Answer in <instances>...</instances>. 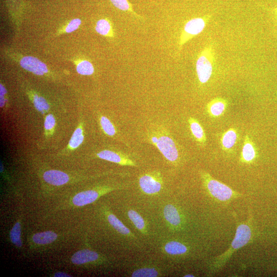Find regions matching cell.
<instances>
[{"label":"cell","mask_w":277,"mask_h":277,"mask_svg":"<svg viewBox=\"0 0 277 277\" xmlns=\"http://www.w3.org/2000/svg\"><path fill=\"white\" fill-rule=\"evenodd\" d=\"M21 226L20 222H17L10 233V238L12 243L18 247H21L22 246L21 238Z\"/></svg>","instance_id":"27"},{"label":"cell","mask_w":277,"mask_h":277,"mask_svg":"<svg viewBox=\"0 0 277 277\" xmlns=\"http://www.w3.org/2000/svg\"><path fill=\"white\" fill-rule=\"evenodd\" d=\"M108 220L112 227L120 234L127 237L132 236V234L116 216L110 213L108 215Z\"/></svg>","instance_id":"23"},{"label":"cell","mask_w":277,"mask_h":277,"mask_svg":"<svg viewBox=\"0 0 277 277\" xmlns=\"http://www.w3.org/2000/svg\"><path fill=\"white\" fill-rule=\"evenodd\" d=\"M275 22L277 23V7L271 10Z\"/></svg>","instance_id":"33"},{"label":"cell","mask_w":277,"mask_h":277,"mask_svg":"<svg viewBox=\"0 0 277 277\" xmlns=\"http://www.w3.org/2000/svg\"><path fill=\"white\" fill-rule=\"evenodd\" d=\"M77 71L80 75L90 76L94 73L95 69L93 65L89 61H81L77 66Z\"/></svg>","instance_id":"28"},{"label":"cell","mask_w":277,"mask_h":277,"mask_svg":"<svg viewBox=\"0 0 277 277\" xmlns=\"http://www.w3.org/2000/svg\"><path fill=\"white\" fill-rule=\"evenodd\" d=\"M189 123L191 132L195 141L201 147H205L206 144L207 137L205 132L199 122L194 117H190Z\"/></svg>","instance_id":"16"},{"label":"cell","mask_w":277,"mask_h":277,"mask_svg":"<svg viewBox=\"0 0 277 277\" xmlns=\"http://www.w3.org/2000/svg\"><path fill=\"white\" fill-rule=\"evenodd\" d=\"M216 54L213 45H208L199 53L196 63L197 77L201 85L207 83L213 75Z\"/></svg>","instance_id":"3"},{"label":"cell","mask_w":277,"mask_h":277,"mask_svg":"<svg viewBox=\"0 0 277 277\" xmlns=\"http://www.w3.org/2000/svg\"><path fill=\"white\" fill-rule=\"evenodd\" d=\"M54 276L56 277H69V276H72L71 275H69V274L64 272H57L54 274Z\"/></svg>","instance_id":"32"},{"label":"cell","mask_w":277,"mask_h":277,"mask_svg":"<svg viewBox=\"0 0 277 277\" xmlns=\"http://www.w3.org/2000/svg\"><path fill=\"white\" fill-rule=\"evenodd\" d=\"M84 137V123L81 119L67 146L62 152L68 153L77 149L83 144Z\"/></svg>","instance_id":"14"},{"label":"cell","mask_w":277,"mask_h":277,"mask_svg":"<svg viewBox=\"0 0 277 277\" xmlns=\"http://www.w3.org/2000/svg\"><path fill=\"white\" fill-rule=\"evenodd\" d=\"M43 177L46 182L54 186H63L69 182L71 179L66 173L53 169L46 171Z\"/></svg>","instance_id":"13"},{"label":"cell","mask_w":277,"mask_h":277,"mask_svg":"<svg viewBox=\"0 0 277 277\" xmlns=\"http://www.w3.org/2000/svg\"><path fill=\"white\" fill-rule=\"evenodd\" d=\"M58 237L56 233L52 231L38 233L32 236L34 243L40 245H45L52 243Z\"/></svg>","instance_id":"20"},{"label":"cell","mask_w":277,"mask_h":277,"mask_svg":"<svg viewBox=\"0 0 277 277\" xmlns=\"http://www.w3.org/2000/svg\"><path fill=\"white\" fill-rule=\"evenodd\" d=\"M114 190L111 187L101 188L98 190H90L77 194L73 199V204L77 206H83L96 201L101 196Z\"/></svg>","instance_id":"7"},{"label":"cell","mask_w":277,"mask_h":277,"mask_svg":"<svg viewBox=\"0 0 277 277\" xmlns=\"http://www.w3.org/2000/svg\"><path fill=\"white\" fill-rule=\"evenodd\" d=\"M127 216L137 229L143 234H147V228L145 220L137 212L130 210L127 212Z\"/></svg>","instance_id":"22"},{"label":"cell","mask_w":277,"mask_h":277,"mask_svg":"<svg viewBox=\"0 0 277 277\" xmlns=\"http://www.w3.org/2000/svg\"><path fill=\"white\" fill-rule=\"evenodd\" d=\"M138 184L144 193L148 195H155L162 190V177L158 171L145 173L138 178Z\"/></svg>","instance_id":"6"},{"label":"cell","mask_w":277,"mask_h":277,"mask_svg":"<svg viewBox=\"0 0 277 277\" xmlns=\"http://www.w3.org/2000/svg\"><path fill=\"white\" fill-rule=\"evenodd\" d=\"M81 24V20L79 19H75L72 20L66 26L65 32H72L77 30Z\"/></svg>","instance_id":"30"},{"label":"cell","mask_w":277,"mask_h":277,"mask_svg":"<svg viewBox=\"0 0 277 277\" xmlns=\"http://www.w3.org/2000/svg\"><path fill=\"white\" fill-rule=\"evenodd\" d=\"M95 29L97 32L102 36L108 37H114V32L111 23L107 19L99 20L96 23Z\"/></svg>","instance_id":"21"},{"label":"cell","mask_w":277,"mask_h":277,"mask_svg":"<svg viewBox=\"0 0 277 277\" xmlns=\"http://www.w3.org/2000/svg\"><path fill=\"white\" fill-rule=\"evenodd\" d=\"M159 269L154 267L144 266L132 271L130 276L133 277H156L160 275Z\"/></svg>","instance_id":"24"},{"label":"cell","mask_w":277,"mask_h":277,"mask_svg":"<svg viewBox=\"0 0 277 277\" xmlns=\"http://www.w3.org/2000/svg\"><path fill=\"white\" fill-rule=\"evenodd\" d=\"M56 124L55 116L50 114L46 116L44 120V134L46 137L52 135L54 133Z\"/></svg>","instance_id":"29"},{"label":"cell","mask_w":277,"mask_h":277,"mask_svg":"<svg viewBox=\"0 0 277 277\" xmlns=\"http://www.w3.org/2000/svg\"><path fill=\"white\" fill-rule=\"evenodd\" d=\"M7 90L4 85L1 84L0 85V105H1V108H4L7 107L8 100L7 97Z\"/></svg>","instance_id":"31"},{"label":"cell","mask_w":277,"mask_h":277,"mask_svg":"<svg viewBox=\"0 0 277 277\" xmlns=\"http://www.w3.org/2000/svg\"><path fill=\"white\" fill-rule=\"evenodd\" d=\"M100 124L103 132L110 136H114L116 133L115 126L110 120L106 116H101L99 118Z\"/></svg>","instance_id":"25"},{"label":"cell","mask_w":277,"mask_h":277,"mask_svg":"<svg viewBox=\"0 0 277 277\" xmlns=\"http://www.w3.org/2000/svg\"><path fill=\"white\" fill-rule=\"evenodd\" d=\"M250 225V221L247 223L237 224L235 237L230 248L224 254L215 258L212 262L210 267L212 273L220 269L237 250L249 243L252 237V228Z\"/></svg>","instance_id":"1"},{"label":"cell","mask_w":277,"mask_h":277,"mask_svg":"<svg viewBox=\"0 0 277 277\" xmlns=\"http://www.w3.org/2000/svg\"><path fill=\"white\" fill-rule=\"evenodd\" d=\"M184 276H186V277H193V276H195V275H194L192 274H186L184 275Z\"/></svg>","instance_id":"34"},{"label":"cell","mask_w":277,"mask_h":277,"mask_svg":"<svg viewBox=\"0 0 277 277\" xmlns=\"http://www.w3.org/2000/svg\"><path fill=\"white\" fill-rule=\"evenodd\" d=\"M148 135L151 144L159 150L167 160L171 163L178 161L179 154L177 146L165 128L161 127L155 128Z\"/></svg>","instance_id":"2"},{"label":"cell","mask_w":277,"mask_h":277,"mask_svg":"<svg viewBox=\"0 0 277 277\" xmlns=\"http://www.w3.org/2000/svg\"><path fill=\"white\" fill-rule=\"evenodd\" d=\"M28 96L34 107L39 113L45 115L50 111V104L43 97L34 91L29 92Z\"/></svg>","instance_id":"19"},{"label":"cell","mask_w":277,"mask_h":277,"mask_svg":"<svg viewBox=\"0 0 277 277\" xmlns=\"http://www.w3.org/2000/svg\"><path fill=\"white\" fill-rule=\"evenodd\" d=\"M201 176L208 192L219 201H227L234 197L241 196L226 185L213 178L209 173L206 171H201Z\"/></svg>","instance_id":"4"},{"label":"cell","mask_w":277,"mask_h":277,"mask_svg":"<svg viewBox=\"0 0 277 277\" xmlns=\"http://www.w3.org/2000/svg\"><path fill=\"white\" fill-rule=\"evenodd\" d=\"M99 255L94 251L85 249L76 252L72 257L73 263L83 264L98 260Z\"/></svg>","instance_id":"17"},{"label":"cell","mask_w":277,"mask_h":277,"mask_svg":"<svg viewBox=\"0 0 277 277\" xmlns=\"http://www.w3.org/2000/svg\"><path fill=\"white\" fill-rule=\"evenodd\" d=\"M228 101L222 98L212 99L206 106V111L211 118H217L222 116L228 107Z\"/></svg>","instance_id":"11"},{"label":"cell","mask_w":277,"mask_h":277,"mask_svg":"<svg viewBox=\"0 0 277 277\" xmlns=\"http://www.w3.org/2000/svg\"><path fill=\"white\" fill-rule=\"evenodd\" d=\"M211 18V15H207L193 18L186 22L179 38V52L181 51L184 44L199 35L204 30Z\"/></svg>","instance_id":"5"},{"label":"cell","mask_w":277,"mask_h":277,"mask_svg":"<svg viewBox=\"0 0 277 277\" xmlns=\"http://www.w3.org/2000/svg\"><path fill=\"white\" fill-rule=\"evenodd\" d=\"M110 1L119 10L131 13L138 19L143 18L142 16L138 15L134 12L131 5L128 2V0H110Z\"/></svg>","instance_id":"26"},{"label":"cell","mask_w":277,"mask_h":277,"mask_svg":"<svg viewBox=\"0 0 277 277\" xmlns=\"http://www.w3.org/2000/svg\"><path fill=\"white\" fill-rule=\"evenodd\" d=\"M20 64L25 70L38 76H43L49 72L45 63L33 57H23L20 60Z\"/></svg>","instance_id":"8"},{"label":"cell","mask_w":277,"mask_h":277,"mask_svg":"<svg viewBox=\"0 0 277 277\" xmlns=\"http://www.w3.org/2000/svg\"><path fill=\"white\" fill-rule=\"evenodd\" d=\"M100 159L116 163L122 166H136L135 162L128 156L120 152L105 150L96 154Z\"/></svg>","instance_id":"9"},{"label":"cell","mask_w":277,"mask_h":277,"mask_svg":"<svg viewBox=\"0 0 277 277\" xmlns=\"http://www.w3.org/2000/svg\"><path fill=\"white\" fill-rule=\"evenodd\" d=\"M166 254L172 256H179L186 254L189 249L187 246L178 241H169L164 246Z\"/></svg>","instance_id":"18"},{"label":"cell","mask_w":277,"mask_h":277,"mask_svg":"<svg viewBox=\"0 0 277 277\" xmlns=\"http://www.w3.org/2000/svg\"><path fill=\"white\" fill-rule=\"evenodd\" d=\"M164 217L172 228L178 229L182 225V217L177 208L174 205L168 204L163 210Z\"/></svg>","instance_id":"12"},{"label":"cell","mask_w":277,"mask_h":277,"mask_svg":"<svg viewBox=\"0 0 277 277\" xmlns=\"http://www.w3.org/2000/svg\"><path fill=\"white\" fill-rule=\"evenodd\" d=\"M257 156V149L255 144L250 136L246 135L241 153L240 161L242 163L250 164L255 161Z\"/></svg>","instance_id":"10"},{"label":"cell","mask_w":277,"mask_h":277,"mask_svg":"<svg viewBox=\"0 0 277 277\" xmlns=\"http://www.w3.org/2000/svg\"><path fill=\"white\" fill-rule=\"evenodd\" d=\"M237 130L234 128L228 129L224 132L220 138L222 149L226 152L233 150L238 140Z\"/></svg>","instance_id":"15"}]
</instances>
